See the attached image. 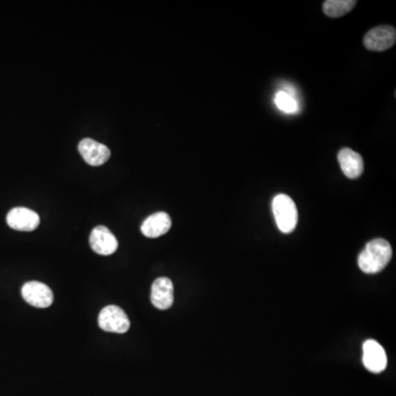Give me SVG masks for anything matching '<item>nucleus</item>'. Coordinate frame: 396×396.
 Returning <instances> with one entry per match:
<instances>
[{"mask_svg": "<svg viewBox=\"0 0 396 396\" xmlns=\"http://www.w3.org/2000/svg\"><path fill=\"white\" fill-rule=\"evenodd\" d=\"M392 247L386 239L378 238L367 244L358 258L362 272L376 274L381 272L392 259Z\"/></svg>", "mask_w": 396, "mask_h": 396, "instance_id": "nucleus-1", "label": "nucleus"}, {"mask_svg": "<svg viewBox=\"0 0 396 396\" xmlns=\"http://www.w3.org/2000/svg\"><path fill=\"white\" fill-rule=\"evenodd\" d=\"M272 210L277 228L283 233H291L295 230L298 212L295 203L290 196L285 194L277 195L273 200Z\"/></svg>", "mask_w": 396, "mask_h": 396, "instance_id": "nucleus-2", "label": "nucleus"}, {"mask_svg": "<svg viewBox=\"0 0 396 396\" xmlns=\"http://www.w3.org/2000/svg\"><path fill=\"white\" fill-rule=\"evenodd\" d=\"M98 325L105 332L124 334L129 330L130 321L122 308L109 305L99 313Z\"/></svg>", "mask_w": 396, "mask_h": 396, "instance_id": "nucleus-3", "label": "nucleus"}, {"mask_svg": "<svg viewBox=\"0 0 396 396\" xmlns=\"http://www.w3.org/2000/svg\"><path fill=\"white\" fill-rule=\"evenodd\" d=\"M396 41L395 28L392 26H380L371 29L363 39L365 49L374 52H382L393 47Z\"/></svg>", "mask_w": 396, "mask_h": 396, "instance_id": "nucleus-4", "label": "nucleus"}, {"mask_svg": "<svg viewBox=\"0 0 396 396\" xmlns=\"http://www.w3.org/2000/svg\"><path fill=\"white\" fill-rule=\"evenodd\" d=\"M22 298L26 300L29 305L38 308H47L52 305L53 292L47 285L41 282L31 281L26 283L21 290Z\"/></svg>", "mask_w": 396, "mask_h": 396, "instance_id": "nucleus-5", "label": "nucleus"}, {"mask_svg": "<svg viewBox=\"0 0 396 396\" xmlns=\"http://www.w3.org/2000/svg\"><path fill=\"white\" fill-rule=\"evenodd\" d=\"M363 365L370 372L381 373L386 370L388 357L386 350L376 340H367L363 344Z\"/></svg>", "mask_w": 396, "mask_h": 396, "instance_id": "nucleus-6", "label": "nucleus"}, {"mask_svg": "<svg viewBox=\"0 0 396 396\" xmlns=\"http://www.w3.org/2000/svg\"><path fill=\"white\" fill-rule=\"evenodd\" d=\"M89 244L94 252L101 256H110L118 249V241L114 233L105 226H97L89 236Z\"/></svg>", "mask_w": 396, "mask_h": 396, "instance_id": "nucleus-7", "label": "nucleus"}, {"mask_svg": "<svg viewBox=\"0 0 396 396\" xmlns=\"http://www.w3.org/2000/svg\"><path fill=\"white\" fill-rule=\"evenodd\" d=\"M78 151L86 163L91 166H103L110 159V150L107 145L88 138L80 141Z\"/></svg>", "mask_w": 396, "mask_h": 396, "instance_id": "nucleus-8", "label": "nucleus"}, {"mask_svg": "<svg viewBox=\"0 0 396 396\" xmlns=\"http://www.w3.org/2000/svg\"><path fill=\"white\" fill-rule=\"evenodd\" d=\"M7 223L18 231H34L40 225V217L36 212L26 207H16L7 215Z\"/></svg>", "mask_w": 396, "mask_h": 396, "instance_id": "nucleus-9", "label": "nucleus"}, {"mask_svg": "<svg viewBox=\"0 0 396 396\" xmlns=\"http://www.w3.org/2000/svg\"><path fill=\"white\" fill-rule=\"evenodd\" d=\"M151 302L159 309H168L173 305V283L168 277H159L151 288Z\"/></svg>", "mask_w": 396, "mask_h": 396, "instance_id": "nucleus-10", "label": "nucleus"}, {"mask_svg": "<svg viewBox=\"0 0 396 396\" xmlns=\"http://www.w3.org/2000/svg\"><path fill=\"white\" fill-rule=\"evenodd\" d=\"M338 162H339L342 172L348 179H358L365 170L362 156L349 148H344L339 151Z\"/></svg>", "mask_w": 396, "mask_h": 396, "instance_id": "nucleus-11", "label": "nucleus"}, {"mask_svg": "<svg viewBox=\"0 0 396 396\" xmlns=\"http://www.w3.org/2000/svg\"><path fill=\"white\" fill-rule=\"evenodd\" d=\"M172 220L166 212H160L149 216L141 225V233L148 238L163 236L171 229Z\"/></svg>", "mask_w": 396, "mask_h": 396, "instance_id": "nucleus-12", "label": "nucleus"}, {"mask_svg": "<svg viewBox=\"0 0 396 396\" xmlns=\"http://www.w3.org/2000/svg\"><path fill=\"white\" fill-rule=\"evenodd\" d=\"M355 0H327L323 6V9L327 17L340 18L355 8Z\"/></svg>", "mask_w": 396, "mask_h": 396, "instance_id": "nucleus-13", "label": "nucleus"}, {"mask_svg": "<svg viewBox=\"0 0 396 396\" xmlns=\"http://www.w3.org/2000/svg\"><path fill=\"white\" fill-rule=\"evenodd\" d=\"M275 105L277 108L286 114H294L298 110V101L295 97L284 91H279L275 95Z\"/></svg>", "mask_w": 396, "mask_h": 396, "instance_id": "nucleus-14", "label": "nucleus"}]
</instances>
